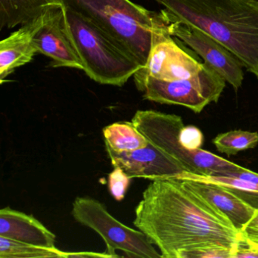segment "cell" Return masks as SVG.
Returning a JSON list of instances; mask_svg holds the SVG:
<instances>
[{
    "instance_id": "1",
    "label": "cell",
    "mask_w": 258,
    "mask_h": 258,
    "mask_svg": "<svg viewBox=\"0 0 258 258\" xmlns=\"http://www.w3.org/2000/svg\"><path fill=\"white\" fill-rule=\"evenodd\" d=\"M134 223L158 246L162 258H179L182 251L209 244L238 249L244 244L227 217L176 178L149 184Z\"/></svg>"
},
{
    "instance_id": "2",
    "label": "cell",
    "mask_w": 258,
    "mask_h": 258,
    "mask_svg": "<svg viewBox=\"0 0 258 258\" xmlns=\"http://www.w3.org/2000/svg\"><path fill=\"white\" fill-rule=\"evenodd\" d=\"M170 23L198 28L258 79V0H155Z\"/></svg>"
},
{
    "instance_id": "3",
    "label": "cell",
    "mask_w": 258,
    "mask_h": 258,
    "mask_svg": "<svg viewBox=\"0 0 258 258\" xmlns=\"http://www.w3.org/2000/svg\"><path fill=\"white\" fill-rule=\"evenodd\" d=\"M62 7L89 19L146 66L157 39L169 32L162 12L149 11L131 0H60Z\"/></svg>"
},
{
    "instance_id": "4",
    "label": "cell",
    "mask_w": 258,
    "mask_h": 258,
    "mask_svg": "<svg viewBox=\"0 0 258 258\" xmlns=\"http://www.w3.org/2000/svg\"><path fill=\"white\" fill-rule=\"evenodd\" d=\"M71 38L95 82L123 87L142 69L135 57L94 22L63 7Z\"/></svg>"
},
{
    "instance_id": "5",
    "label": "cell",
    "mask_w": 258,
    "mask_h": 258,
    "mask_svg": "<svg viewBox=\"0 0 258 258\" xmlns=\"http://www.w3.org/2000/svg\"><path fill=\"white\" fill-rule=\"evenodd\" d=\"M148 140L174 158L186 172L205 176H232L241 166L202 149L204 136L195 126L184 125L176 114L159 113L143 130Z\"/></svg>"
},
{
    "instance_id": "6",
    "label": "cell",
    "mask_w": 258,
    "mask_h": 258,
    "mask_svg": "<svg viewBox=\"0 0 258 258\" xmlns=\"http://www.w3.org/2000/svg\"><path fill=\"white\" fill-rule=\"evenodd\" d=\"M134 78L137 89L144 93L143 98L146 100L181 105L196 114L209 104L218 102L226 83L205 62L197 75L187 79L166 81L150 76Z\"/></svg>"
},
{
    "instance_id": "7",
    "label": "cell",
    "mask_w": 258,
    "mask_h": 258,
    "mask_svg": "<svg viewBox=\"0 0 258 258\" xmlns=\"http://www.w3.org/2000/svg\"><path fill=\"white\" fill-rule=\"evenodd\" d=\"M72 215L76 221L99 234L106 244V252L113 257H120L121 250L128 257L162 258L146 235L123 224L114 218L99 201L78 197L73 202Z\"/></svg>"
},
{
    "instance_id": "8",
    "label": "cell",
    "mask_w": 258,
    "mask_h": 258,
    "mask_svg": "<svg viewBox=\"0 0 258 258\" xmlns=\"http://www.w3.org/2000/svg\"><path fill=\"white\" fill-rule=\"evenodd\" d=\"M169 32L191 48L238 91L244 81V66L229 49L201 30L185 24L170 23Z\"/></svg>"
},
{
    "instance_id": "9",
    "label": "cell",
    "mask_w": 258,
    "mask_h": 258,
    "mask_svg": "<svg viewBox=\"0 0 258 258\" xmlns=\"http://www.w3.org/2000/svg\"><path fill=\"white\" fill-rule=\"evenodd\" d=\"M106 151L114 167L121 168L131 179L144 178L152 181L177 179L186 172L174 158L150 142L145 147L131 152H117L108 147Z\"/></svg>"
},
{
    "instance_id": "10",
    "label": "cell",
    "mask_w": 258,
    "mask_h": 258,
    "mask_svg": "<svg viewBox=\"0 0 258 258\" xmlns=\"http://www.w3.org/2000/svg\"><path fill=\"white\" fill-rule=\"evenodd\" d=\"M203 67L172 38L164 34L154 43L147 63L134 77L150 76L161 81L187 79L197 75Z\"/></svg>"
},
{
    "instance_id": "11",
    "label": "cell",
    "mask_w": 258,
    "mask_h": 258,
    "mask_svg": "<svg viewBox=\"0 0 258 258\" xmlns=\"http://www.w3.org/2000/svg\"><path fill=\"white\" fill-rule=\"evenodd\" d=\"M37 53L51 59L52 68H69L84 71L82 61L71 38L62 8L55 9L34 36Z\"/></svg>"
},
{
    "instance_id": "12",
    "label": "cell",
    "mask_w": 258,
    "mask_h": 258,
    "mask_svg": "<svg viewBox=\"0 0 258 258\" xmlns=\"http://www.w3.org/2000/svg\"><path fill=\"white\" fill-rule=\"evenodd\" d=\"M53 10H49L24 24L18 31L0 42L1 84L16 69L32 61L37 53L33 41L34 36L50 17Z\"/></svg>"
},
{
    "instance_id": "13",
    "label": "cell",
    "mask_w": 258,
    "mask_h": 258,
    "mask_svg": "<svg viewBox=\"0 0 258 258\" xmlns=\"http://www.w3.org/2000/svg\"><path fill=\"white\" fill-rule=\"evenodd\" d=\"M187 188L202 196L227 217L238 231L251 218L256 208L227 187L213 182L185 179Z\"/></svg>"
},
{
    "instance_id": "14",
    "label": "cell",
    "mask_w": 258,
    "mask_h": 258,
    "mask_svg": "<svg viewBox=\"0 0 258 258\" xmlns=\"http://www.w3.org/2000/svg\"><path fill=\"white\" fill-rule=\"evenodd\" d=\"M0 236L47 248H56V236L32 215L12 209L0 210Z\"/></svg>"
},
{
    "instance_id": "15",
    "label": "cell",
    "mask_w": 258,
    "mask_h": 258,
    "mask_svg": "<svg viewBox=\"0 0 258 258\" xmlns=\"http://www.w3.org/2000/svg\"><path fill=\"white\" fill-rule=\"evenodd\" d=\"M62 7L60 0H0V30L24 25L49 10Z\"/></svg>"
},
{
    "instance_id": "16",
    "label": "cell",
    "mask_w": 258,
    "mask_h": 258,
    "mask_svg": "<svg viewBox=\"0 0 258 258\" xmlns=\"http://www.w3.org/2000/svg\"><path fill=\"white\" fill-rule=\"evenodd\" d=\"M105 146L114 152H131L142 149L149 141L132 122H117L103 129Z\"/></svg>"
},
{
    "instance_id": "17",
    "label": "cell",
    "mask_w": 258,
    "mask_h": 258,
    "mask_svg": "<svg viewBox=\"0 0 258 258\" xmlns=\"http://www.w3.org/2000/svg\"><path fill=\"white\" fill-rule=\"evenodd\" d=\"M69 258V252L0 236V258Z\"/></svg>"
},
{
    "instance_id": "18",
    "label": "cell",
    "mask_w": 258,
    "mask_h": 258,
    "mask_svg": "<svg viewBox=\"0 0 258 258\" xmlns=\"http://www.w3.org/2000/svg\"><path fill=\"white\" fill-rule=\"evenodd\" d=\"M215 147L221 153L235 155L243 151L253 149L258 145V133L251 131H228L219 134L213 140Z\"/></svg>"
},
{
    "instance_id": "19",
    "label": "cell",
    "mask_w": 258,
    "mask_h": 258,
    "mask_svg": "<svg viewBox=\"0 0 258 258\" xmlns=\"http://www.w3.org/2000/svg\"><path fill=\"white\" fill-rule=\"evenodd\" d=\"M237 250L220 244H209L182 251L179 258H235Z\"/></svg>"
},
{
    "instance_id": "20",
    "label": "cell",
    "mask_w": 258,
    "mask_h": 258,
    "mask_svg": "<svg viewBox=\"0 0 258 258\" xmlns=\"http://www.w3.org/2000/svg\"><path fill=\"white\" fill-rule=\"evenodd\" d=\"M131 178L120 167H114V170L108 175V188L111 196L115 200H123L129 187Z\"/></svg>"
},
{
    "instance_id": "21",
    "label": "cell",
    "mask_w": 258,
    "mask_h": 258,
    "mask_svg": "<svg viewBox=\"0 0 258 258\" xmlns=\"http://www.w3.org/2000/svg\"><path fill=\"white\" fill-rule=\"evenodd\" d=\"M243 243L249 247L258 249V208L255 209L251 218L240 230Z\"/></svg>"
},
{
    "instance_id": "22",
    "label": "cell",
    "mask_w": 258,
    "mask_h": 258,
    "mask_svg": "<svg viewBox=\"0 0 258 258\" xmlns=\"http://www.w3.org/2000/svg\"><path fill=\"white\" fill-rule=\"evenodd\" d=\"M230 176L246 179V180L250 181V182L258 184V173L251 171V170H247V169L244 168L243 167H241V170L235 172L232 176Z\"/></svg>"
},
{
    "instance_id": "23",
    "label": "cell",
    "mask_w": 258,
    "mask_h": 258,
    "mask_svg": "<svg viewBox=\"0 0 258 258\" xmlns=\"http://www.w3.org/2000/svg\"><path fill=\"white\" fill-rule=\"evenodd\" d=\"M72 257H113L111 255L105 253H97V252H69V258Z\"/></svg>"
},
{
    "instance_id": "24",
    "label": "cell",
    "mask_w": 258,
    "mask_h": 258,
    "mask_svg": "<svg viewBox=\"0 0 258 258\" xmlns=\"http://www.w3.org/2000/svg\"><path fill=\"white\" fill-rule=\"evenodd\" d=\"M235 258H258V249L243 247L240 246L235 253Z\"/></svg>"
}]
</instances>
